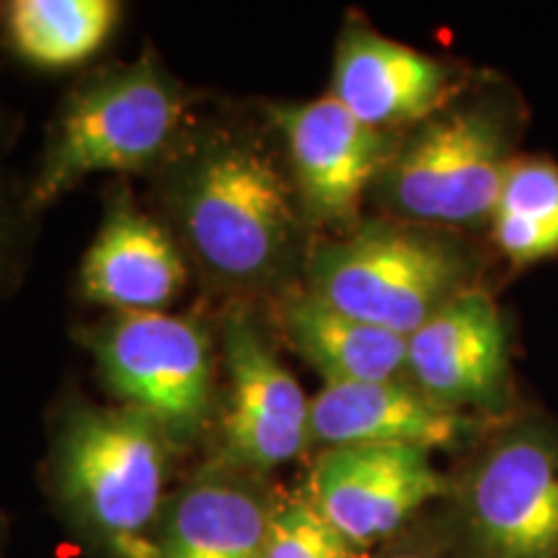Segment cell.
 <instances>
[{"mask_svg": "<svg viewBox=\"0 0 558 558\" xmlns=\"http://www.w3.org/2000/svg\"><path fill=\"white\" fill-rule=\"evenodd\" d=\"M509 344L492 298L465 290L407 339L411 386L442 407L497 409L507 390Z\"/></svg>", "mask_w": 558, "mask_h": 558, "instance_id": "obj_11", "label": "cell"}, {"mask_svg": "<svg viewBox=\"0 0 558 558\" xmlns=\"http://www.w3.org/2000/svg\"><path fill=\"white\" fill-rule=\"evenodd\" d=\"M3 259H5V226H3V218H0V271H3Z\"/></svg>", "mask_w": 558, "mask_h": 558, "instance_id": "obj_20", "label": "cell"}, {"mask_svg": "<svg viewBox=\"0 0 558 558\" xmlns=\"http://www.w3.org/2000/svg\"><path fill=\"white\" fill-rule=\"evenodd\" d=\"M445 492L448 481L432 452L401 445L326 448L305 488L320 514L360 550L388 538Z\"/></svg>", "mask_w": 558, "mask_h": 558, "instance_id": "obj_8", "label": "cell"}, {"mask_svg": "<svg viewBox=\"0 0 558 558\" xmlns=\"http://www.w3.org/2000/svg\"><path fill=\"white\" fill-rule=\"evenodd\" d=\"M186 264L163 228L114 207L81 264V292L117 313H163L184 290Z\"/></svg>", "mask_w": 558, "mask_h": 558, "instance_id": "obj_14", "label": "cell"}, {"mask_svg": "<svg viewBox=\"0 0 558 558\" xmlns=\"http://www.w3.org/2000/svg\"><path fill=\"white\" fill-rule=\"evenodd\" d=\"M166 439L124 407L75 411L54 445V492L117 558H160Z\"/></svg>", "mask_w": 558, "mask_h": 558, "instance_id": "obj_1", "label": "cell"}, {"mask_svg": "<svg viewBox=\"0 0 558 558\" xmlns=\"http://www.w3.org/2000/svg\"><path fill=\"white\" fill-rule=\"evenodd\" d=\"M311 292L347 316L411 337L471 290V259L411 222H367L313 251Z\"/></svg>", "mask_w": 558, "mask_h": 558, "instance_id": "obj_3", "label": "cell"}, {"mask_svg": "<svg viewBox=\"0 0 558 558\" xmlns=\"http://www.w3.org/2000/svg\"><path fill=\"white\" fill-rule=\"evenodd\" d=\"M173 205L190 248L230 284H262L288 262L295 241V202L267 153L220 140L181 173Z\"/></svg>", "mask_w": 558, "mask_h": 558, "instance_id": "obj_2", "label": "cell"}, {"mask_svg": "<svg viewBox=\"0 0 558 558\" xmlns=\"http://www.w3.org/2000/svg\"><path fill=\"white\" fill-rule=\"evenodd\" d=\"M181 120L184 96L150 60L104 75L60 114L26 207L52 205L94 173L148 169L169 150Z\"/></svg>", "mask_w": 558, "mask_h": 558, "instance_id": "obj_4", "label": "cell"}, {"mask_svg": "<svg viewBox=\"0 0 558 558\" xmlns=\"http://www.w3.org/2000/svg\"><path fill=\"white\" fill-rule=\"evenodd\" d=\"M290 344L329 383H388L407 373V337L331 308L311 290L284 303Z\"/></svg>", "mask_w": 558, "mask_h": 558, "instance_id": "obj_16", "label": "cell"}, {"mask_svg": "<svg viewBox=\"0 0 558 558\" xmlns=\"http://www.w3.org/2000/svg\"><path fill=\"white\" fill-rule=\"evenodd\" d=\"M505 111L494 104L442 109L393 150L383 202L411 226H481L497 209L509 158Z\"/></svg>", "mask_w": 558, "mask_h": 558, "instance_id": "obj_5", "label": "cell"}, {"mask_svg": "<svg viewBox=\"0 0 558 558\" xmlns=\"http://www.w3.org/2000/svg\"><path fill=\"white\" fill-rule=\"evenodd\" d=\"M478 422L442 407L407 380L329 383L311 401V439L326 448L401 445L456 450L469 445Z\"/></svg>", "mask_w": 558, "mask_h": 558, "instance_id": "obj_12", "label": "cell"}, {"mask_svg": "<svg viewBox=\"0 0 558 558\" xmlns=\"http://www.w3.org/2000/svg\"><path fill=\"white\" fill-rule=\"evenodd\" d=\"M448 94L450 70L439 60L367 26L341 34L331 96L367 128L388 132L427 122L442 111Z\"/></svg>", "mask_w": 558, "mask_h": 558, "instance_id": "obj_13", "label": "cell"}, {"mask_svg": "<svg viewBox=\"0 0 558 558\" xmlns=\"http://www.w3.org/2000/svg\"><path fill=\"white\" fill-rule=\"evenodd\" d=\"M262 558H367L320 514L308 494L279 501L271 509Z\"/></svg>", "mask_w": 558, "mask_h": 558, "instance_id": "obj_19", "label": "cell"}, {"mask_svg": "<svg viewBox=\"0 0 558 558\" xmlns=\"http://www.w3.org/2000/svg\"><path fill=\"white\" fill-rule=\"evenodd\" d=\"M492 228L501 254L514 264L558 256V166L546 158L512 160Z\"/></svg>", "mask_w": 558, "mask_h": 558, "instance_id": "obj_18", "label": "cell"}, {"mask_svg": "<svg viewBox=\"0 0 558 558\" xmlns=\"http://www.w3.org/2000/svg\"><path fill=\"white\" fill-rule=\"evenodd\" d=\"M109 388L158 424L186 439L209 411L213 360L207 333L169 313H117L90 339Z\"/></svg>", "mask_w": 558, "mask_h": 558, "instance_id": "obj_6", "label": "cell"}, {"mask_svg": "<svg viewBox=\"0 0 558 558\" xmlns=\"http://www.w3.org/2000/svg\"><path fill=\"white\" fill-rule=\"evenodd\" d=\"M465 527L484 558H558V435L527 424L499 437L463 492Z\"/></svg>", "mask_w": 558, "mask_h": 558, "instance_id": "obj_7", "label": "cell"}, {"mask_svg": "<svg viewBox=\"0 0 558 558\" xmlns=\"http://www.w3.org/2000/svg\"><path fill=\"white\" fill-rule=\"evenodd\" d=\"M284 135L298 197L311 220L349 226L378 184L393 148L386 132L362 124L333 96L271 109Z\"/></svg>", "mask_w": 558, "mask_h": 558, "instance_id": "obj_10", "label": "cell"}, {"mask_svg": "<svg viewBox=\"0 0 558 558\" xmlns=\"http://www.w3.org/2000/svg\"><path fill=\"white\" fill-rule=\"evenodd\" d=\"M271 509L241 473H202L166 509L160 558H262Z\"/></svg>", "mask_w": 558, "mask_h": 558, "instance_id": "obj_15", "label": "cell"}, {"mask_svg": "<svg viewBox=\"0 0 558 558\" xmlns=\"http://www.w3.org/2000/svg\"><path fill=\"white\" fill-rule=\"evenodd\" d=\"M120 11L114 0H13L3 9V32L24 62L65 70L107 45Z\"/></svg>", "mask_w": 558, "mask_h": 558, "instance_id": "obj_17", "label": "cell"}, {"mask_svg": "<svg viewBox=\"0 0 558 558\" xmlns=\"http://www.w3.org/2000/svg\"><path fill=\"white\" fill-rule=\"evenodd\" d=\"M390 558H427V556H416V554H399V556H390Z\"/></svg>", "mask_w": 558, "mask_h": 558, "instance_id": "obj_21", "label": "cell"}, {"mask_svg": "<svg viewBox=\"0 0 558 558\" xmlns=\"http://www.w3.org/2000/svg\"><path fill=\"white\" fill-rule=\"evenodd\" d=\"M230 373L222 418V456L230 469L271 471L300 456L311 439V401L295 375L275 357L248 313L226 320Z\"/></svg>", "mask_w": 558, "mask_h": 558, "instance_id": "obj_9", "label": "cell"}]
</instances>
